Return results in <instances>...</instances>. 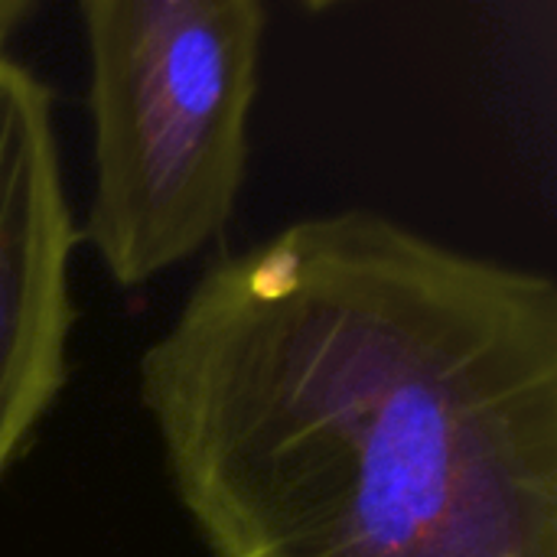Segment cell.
Segmentation results:
<instances>
[{"label": "cell", "mask_w": 557, "mask_h": 557, "mask_svg": "<svg viewBox=\"0 0 557 557\" xmlns=\"http://www.w3.org/2000/svg\"><path fill=\"white\" fill-rule=\"evenodd\" d=\"M212 557H557V287L343 209L212 261L140 356Z\"/></svg>", "instance_id": "obj_1"}, {"label": "cell", "mask_w": 557, "mask_h": 557, "mask_svg": "<svg viewBox=\"0 0 557 557\" xmlns=\"http://www.w3.org/2000/svg\"><path fill=\"white\" fill-rule=\"evenodd\" d=\"M95 193L78 232L108 277L144 287L232 219L248 170L268 7L85 0Z\"/></svg>", "instance_id": "obj_2"}, {"label": "cell", "mask_w": 557, "mask_h": 557, "mask_svg": "<svg viewBox=\"0 0 557 557\" xmlns=\"http://www.w3.org/2000/svg\"><path fill=\"white\" fill-rule=\"evenodd\" d=\"M78 242L52 91L0 52V476L65 388Z\"/></svg>", "instance_id": "obj_3"}, {"label": "cell", "mask_w": 557, "mask_h": 557, "mask_svg": "<svg viewBox=\"0 0 557 557\" xmlns=\"http://www.w3.org/2000/svg\"><path fill=\"white\" fill-rule=\"evenodd\" d=\"M33 13H36L33 0H0V52H3V42L10 39V33Z\"/></svg>", "instance_id": "obj_4"}]
</instances>
